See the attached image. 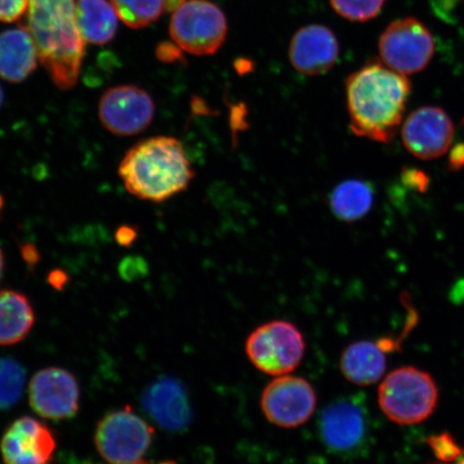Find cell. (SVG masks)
I'll use <instances>...</instances> for the list:
<instances>
[{
    "instance_id": "obj_1",
    "label": "cell",
    "mask_w": 464,
    "mask_h": 464,
    "mask_svg": "<svg viewBox=\"0 0 464 464\" xmlns=\"http://www.w3.org/2000/svg\"><path fill=\"white\" fill-rule=\"evenodd\" d=\"M410 95L405 74L380 62L367 63L346 81L352 131L376 142H391L401 126Z\"/></svg>"
},
{
    "instance_id": "obj_2",
    "label": "cell",
    "mask_w": 464,
    "mask_h": 464,
    "mask_svg": "<svg viewBox=\"0 0 464 464\" xmlns=\"http://www.w3.org/2000/svg\"><path fill=\"white\" fill-rule=\"evenodd\" d=\"M26 27L52 81L58 89L72 90L85 54L74 0H29Z\"/></svg>"
},
{
    "instance_id": "obj_3",
    "label": "cell",
    "mask_w": 464,
    "mask_h": 464,
    "mask_svg": "<svg viewBox=\"0 0 464 464\" xmlns=\"http://www.w3.org/2000/svg\"><path fill=\"white\" fill-rule=\"evenodd\" d=\"M119 176L137 198L164 202L188 189L195 171L181 141L160 136L133 145L120 162Z\"/></svg>"
},
{
    "instance_id": "obj_4",
    "label": "cell",
    "mask_w": 464,
    "mask_h": 464,
    "mask_svg": "<svg viewBox=\"0 0 464 464\" xmlns=\"http://www.w3.org/2000/svg\"><path fill=\"white\" fill-rule=\"evenodd\" d=\"M379 404L388 420L409 426L426 420L438 404V387L430 374L414 367L392 371L379 388Z\"/></svg>"
},
{
    "instance_id": "obj_5",
    "label": "cell",
    "mask_w": 464,
    "mask_h": 464,
    "mask_svg": "<svg viewBox=\"0 0 464 464\" xmlns=\"http://www.w3.org/2000/svg\"><path fill=\"white\" fill-rule=\"evenodd\" d=\"M246 353L249 362L261 372L286 375L303 362L304 336L293 323L278 319L261 324L247 336Z\"/></svg>"
},
{
    "instance_id": "obj_6",
    "label": "cell",
    "mask_w": 464,
    "mask_h": 464,
    "mask_svg": "<svg viewBox=\"0 0 464 464\" xmlns=\"http://www.w3.org/2000/svg\"><path fill=\"white\" fill-rule=\"evenodd\" d=\"M227 20L208 0H187L173 11L170 37L179 49L194 55H211L227 36Z\"/></svg>"
},
{
    "instance_id": "obj_7",
    "label": "cell",
    "mask_w": 464,
    "mask_h": 464,
    "mask_svg": "<svg viewBox=\"0 0 464 464\" xmlns=\"http://www.w3.org/2000/svg\"><path fill=\"white\" fill-rule=\"evenodd\" d=\"M153 438L154 428L126 406L98 422L95 445L109 464H136L143 460Z\"/></svg>"
},
{
    "instance_id": "obj_8",
    "label": "cell",
    "mask_w": 464,
    "mask_h": 464,
    "mask_svg": "<svg viewBox=\"0 0 464 464\" xmlns=\"http://www.w3.org/2000/svg\"><path fill=\"white\" fill-rule=\"evenodd\" d=\"M379 49L387 67L402 74H413L430 63L435 44L430 31L420 21L408 17L388 25L380 38Z\"/></svg>"
},
{
    "instance_id": "obj_9",
    "label": "cell",
    "mask_w": 464,
    "mask_h": 464,
    "mask_svg": "<svg viewBox=\"0 0 464 464\" xmlns=\"http://www.w3.org/2000/svg\"><path fill=\"white\" fill-rule=\"evenodd\" d=\"M318 429L324 445L334 454L355 455L369 439L367 409L356 397L336 400L323 410Z\"/></svg>"
},
{
    "instance_id": "obj_10",
    "label": "cell",
    "mask_w": 464,
    "mask_h": 464,
    "mask_svg": "<svg viewBox=\"0 0 464 464\" xmlns=\"http://www.w3.org/2000/svg\"><path fill=\"white\" fill-rule=\"evenodd\" d=\"M314 388L304 377L277 376L261 393L260 408L266 420L285 429L304 425L316 410Z\"/></svg>"
},
{
    "instance_id": "obj_11",
    "label": "cell",
    "mask_w": 464,
    "mask_h": 464,
    "mask_svg": "<svg viewBox=\"0 0 464 464\" xmlns=\"http://www.w3.org/2000/svg\"><path fill=\"white\" fill-rule=\"evenodd\" d=\"M155 103L136 85H119L103 92L98 116L108 131L119 137L136 136L152 124Z\"/></svg>"
},
{
    "instance_id": "obj_12",
    "label": "cell",
    "mask_w": 464,
    "mask_h": 464,
    "mask_svg": "<svg viewBox=\"0 0 464 464\" xmlns=\"http://www.w3.org/2000/svg\"><path fill=\"white\" fill-rule=\"evenodd\" d=\"M34 413L50 420L72 419L80 408V387L69 371L50 367L38 371L28 387Z\"/></svg>"
},
{
    "instance_id": "obj_13",
    "label": "cell",
    "mask_w": 464,
    "mask_h": 464,
    "mask_svg": "<svg viewBox=\"0 0 464 464\" xmlns=\"http://www.w3.org/2000/svg\"><path fill=\"white\" fill-rule=\"evenodd\" d=\"M455 127L450 115L438 107H422L409 115L402 127L406 150L422 160L443 156L454 140Z\"/></svg>"
},
{
    "instance_id": "obj_14",
    "label": "cell",
    "mask_w": 464,
    "mask_h": 464,
    "mask_svg": "<svg viewBox=\"0 0 464 464\" xmlns=\"http://www.w3.org/2000/svg\"><path fill=\"white\" fill-rule=\"evenodd\" d=\"M56 439L44 422L23 416L8 427L0 440L5 464H51Z\"/></svg>"
},
{
    "instance_id": "obj_15",
    "label": "cell",
    "mask_w": 464,
    "mask_h": 464,
    "mask_svg": "<svg viewBox=\"0 0 464 464\" xmlns=\"http://www.w3.org/2000/svg\"><path fill=\"white\" fill-rule=\"evenodd\" d=\"M340 54L338 39L328 27L309 25L299 29L289 46L293 67L305 75L332 71Z\"/></svg>"
},
{
    "instance_id": "obj_16",
    "label": "cell",
    "mask_w": 464,
    "mask_h": 464,
    "mask_svg": "<svg viewBox=\"0 0 464 464\" xmlns=\"http://www.w3.org/2000/svg\"><path fill=\"white\" fill-rule=\"evenodd\" d=\"M143 409L165 430L179 432L189 426L193 411L181 382L162 377L144 392Z\"/></svg>"
},
{
    "instance_id": "obj_17",
    "label": "cell",
    "mask_w": 464,
    "mask_h": 464,
    "mask_svg": "<svg viewBox=\"0 0 464 464\" xmlns=\"http://www.w3.org/2000/svg\"><path fill=\"white\" fill-rule=\"evenodd\" d=\"M396 341H358L342 353L340 369L348 382L357 386L374 384L385 373L386 352L396 348Z\"/></svg>"
},
{
    "instance_id": "obj_18",
    "label": "cell",
    "mask_w": 464,
    "mask_h": 464,
    "mask_svg": "<svg viewBox=\"0 0 464 464\" xmlns=\"http://www.w3.org/2000/svg\"><path fill=\"white\" fill-rule=\"evenodd\" d=\"M38 51L26 26L0 33V78L20 83L36 71Z\"/></svg>"
},
{
    "instance_id": "obj_19",
    "label": "cell",
    "mask_w": 464,
    "mask_h": 464,
    "mask_svg": "<svg viewBox=\"0 0 464 464\" xmlns=\"http://www.w3.org/2000/svg\"><path fill=\"white\" fill-rule=\"evenodd\" d=\"M75 16L85 44L103 45L115 37L119 16L110 0H77Z\"/></svg>"
},
{
    "instance_id": "obj_20",
    "label": "cell",
    "mask_w": 464,
    "mask_h": 464,
    "mask_svg": "<svg viewBox=\"0 0 464 464\" xmlns=\"http://www.w3.org/2000/svg\"><path fill=\"white\" fill-rule=\"evenodd\" d=\"M34 313L31 301L15 290H0V346L19 343L31 333Z\"/></svg>"
},
{
    "instance_id": "obj_21",
    "label": "cell",
    "mask_w": 464,
    "mask_h": 464,
    "mask_svg": "<svg viewBox=\"0 0 464 464\" xmlns=\"http://www.w3.org/2000/svg\"><path fill=\"white\" fill-rule=\"evenodd\" d=\"M372 184L362 179H348L336 187L329 197V206L334 216L343 222L362 219L374 205Z\"/></svg>"
},
{
    "instance_id": "obj_22",
    "label": "cell",
    "mask_w": 464,
    "mask_h": 464,
    "mask_svg": "<svg viewBox=\"0 0 464 464\" xmlns=\"http://www.w3.org/2000/svg\"><path fill=\"white\" fill-rule=\"evenodd\" d=\"M126 26L143 28L158 21L166 11L165 0H110Z\"/></svg>"
},
{
    "instance_id": "obj_23",
    "label": "cell",
    "mask_w": 464,
    "mask_h": 464,
    "mask_svg": "<svg viewBox=\"0 0 464 464\" xmlns=\"http://www.w3.org/2000/svg\"><path fill=\"white\" fill-rule=\"evenodd\" d=\"M24 367L13 358H0V410H9L20 401L24 392Z\"/></svg>"
},
{
    "instance_id": "obj_24",
    "label": "cell",
    "mask_w": 464,
    "mask_h": 464,
    "mask_svg": "<svg viewBox=\"0 0 464 464\" xmlns=\"http://www.w3.org/2000/svg\"><path fill=\"white\" fill-rule=\"evenodd\" d=\"M335 13L347 20L365 22L380 14L386 0H330Z\"/></svg>"
},
{
    "instance_id": "obj_25",
    "label": "cell",
    "mask_w": 464,
    "mask_h": 464,
    "mask_svg": "<svg viewBox=\"0 0 464 464\" xmlns=\"http://www.w3.org/2000/svg\"><path fill=\"white\" fill-rule=\"evenodd\" d=\"M428 443L440 461L454 462L464 456V450L449 433L434 435L429 438Z\"/></svg>"
},
{
    "instance_id": "obj_26",
    "label": "cell",
    "mask_w": 464,
    "mask_h": 464,
    "mask_svg": "<svg viewBox=\"0 0 464 464\" xmlns=\"http://www.w3.org/2000/svg\"><path fill=\"white\" fill-rule=\"evenodd\" d=\"M29 0H0V22L14 23L28 10Z\"/></svg>"
},
{
    "instance_id": "obj_27",
    "label": "cell",
    "mask_w": 464,
    "mask_h": 464,
    "mask_svg": "<svg viewBox=\"0 0 464 464\" xmlns=\"http://www.w3.org/2000/svg\"><path fill=\"white\" fill-rule=\"evenodd\" d=\"M402 181L406 187L420 191V193L426 191L430 184V179L427 174L420 169H415V168H405L402 171Z\"/></svg>"
},
{
    "instance_id": "obj_28",
    "label": "cell",
    "mask_w": 464,
    "mask_h": 464,
    "mask_svg": "<svg viewBox=\"0 0 464 464\" xmlns=\"http://www.w3.org/2000/svg\"><path fill=\"white\" fill-rule=\"evenodd\" d=\"M156 55L161 62L174 63L182 60V50L177 44L162 43L156 50Z\"/></svg>"
},
{
    "instance_id": "obj_29",
    "label": "cell",
    "mask_w": 464,
    "mask_h": 464,
    "mask_svg": "<svg viewBox=\"0 0 464 464\" xmlns=\"http://www.w3.org/2000/svg\"><path fill=\"white\" fill-rule=\"evenodd\" d=\"M450 168L452 171H458L464 168V143H458L450 150Z\"/></svg>"
},
{
    "instance_id": "obj_30",
    "label": "cell",
    "mask_w": 464,
    "mask_h": 464,
    "mask_svg": "<svg viewBox=\"0 0 464 464\" xmlns=\"http://www.w3.org/2000/svg\"><path fill=\"white\" fill-rule=\"evenodd\" d=\"M137 236L136 229L130 227V226H123V227L119 228L118 232H116V240H118L121 246H130L136 241Z\"/></svg>"
},
{
    "instance_id": "obj_31",
    "label": "cell",
    "mask_w": 464,
    "mask_h": 464,
    "mask_svg": "<svg viewBox=\"0 0 464 464\" xmlns=\"http://www.w3.org/2000/svg\"><path fill=\"white\" fill-rule=\"evenodd\" d=\"M23 257L28 264H36L39 259V254L36 248L33 246H25L22 248Z\"/></svg>"
},
{
    "instance_id": "obj_32",
    "label": "cell",
    "mask_w": 464,
    "mask_h": 464,
    "mask_svg": "<svg viewBox=\"0 0 464 464\" xmlns=\"http://www.w3.org/2000/svg\"><path fill=\"white\" fill-rule=\"evenodd\" d=\"M187 2V0H165L166 11H176L179 7Z\"/></svg>"
},
{
    "instance_id": "obj_33",
    "label": "cell",
    "mask_w": 464,
    "mask_h": 464,
    "mask_svg": "<svg viewBox=\"0 0 464 464\" xmlns=\"http://www.w3.org/2000/svg\"><path fill=\"white\" fill-rule=\"evenodd\" d=\"M4 268H5L4 254H3L2 249H0V280H2V276L4 274Z\"/></svg>"
},
{
    "instance_id": "obj_34",
    "label": "cell",
    "mask_w": 464,
    "mask_h": 464,
    "mask_svg": "<svg viewBox=\"0 0 464 464\" xmlns=\"http://www.w3.org/2000/svg\"><path fill=\"white\" fill-rule=\"evenodd\" d=\"M4 206H5V201H4L3 196L0 195V214H2Z\"/></svg>"
},
{
    "instance_id": "obj_35",
    "label": "cell",
    "mask_w": 464,
    "mask_h": 464,
    "mask_svg": "<svg viewBox=\"0 0 464 464\" xmlns=\"http://www.w3.org/2000/svg\"><path fill=\"white\" fill-rule=\"evenodd\" d=\"M4 102V91L2 89V86H0V107H2Z\"/></svg>"
},
{
    "instance_id": "obj_36",
    "label": "cell",
    "mask_w": 464,
    "mask_h": 464,
    "mask_svg": "<svg viewBox=\"0 0 464 464\" xmlns=\"http://www.w3.org/2000/svg\"><path fill=\"white\" fill-rule=\"evenodd\" d=\"M433 464H450V462H439V463H433ZM456 464H464V456L462 457V459H460L459 461H458Z\"/></svg>"
},
{
    "instance_id": "obj_37",
    "label": "cell",
    "mask_w": 464,
    "mask_h": 464,
    "mask_svg": "<svg viewBox=\"0 0 464 464\" xmlns=\"http://www.w3.org/2000/svg\"><path fill=\"white\" fill-rule=\"evenodd\" d=\"M136 464H152V463L145 462V461H143V460H142L141 462H138V463H136ZM160 464H176V463H174V462H172V461H168V462H161V463H160Z\"/></svg>"
}]
</instances>
